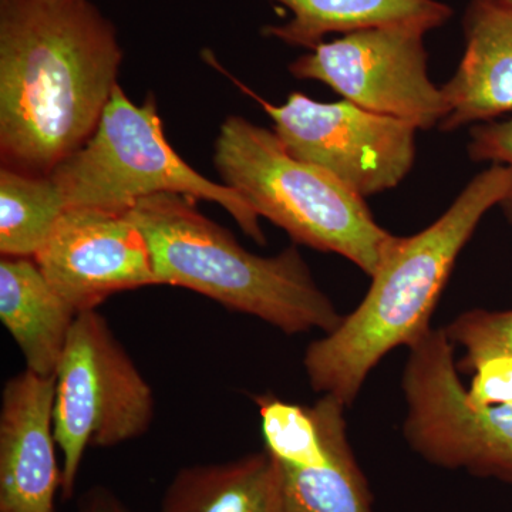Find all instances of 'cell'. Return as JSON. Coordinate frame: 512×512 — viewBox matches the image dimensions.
Segmentation results:
<instances>
[{
    "instance_id": "1",
    "label": "cell",
    "mask_w": 512,
    "mask_h": 512,
    "mask_svg": "<svg viewBox=\"0 0 512 512\" xmlns=\"http://www.w3.org/2000/svg\"><path fill=\"white\" fill-rule=\"evenodd\" d=\"M90 0H0L2 167L49 177L93 136L123 62Z\"/></svg>"
},
{
    "instance_id": "2",
    "label": "cell",
    "mask_w": 512,
    "mask_h": 512,
    "mask_svg": "<svg viewBox=\"0 0 512 512\" xmlns=\"http://www.w3.org/2000/svg\"><path fill=\"white\" fill-rule=\"evenodd\" d=\"M511 184L510 168L491 164L439 220L412 237H394L360 305L306 349L303 367L316 393L350 406L387 353L410 348L429 332L458 255L484 215L503 204Z\"/></svg>"
},
{
    "instance_id": "3",
    "label": "cell",
    "mask_w": 512,
    "mask_h": 512,
    "mask_svg": "<svg viewBox=\"0 0 512 512\" xmlns=\"http://www.w3.org/2000/svg\"><path fill=\"white\" fill-rule=\"evenodd\" d=\"M181 194L151 195L128 211L146 238L160 285L180 286L286 335L330 333L342 322L295 247L259 256Z\"/></svg>"
},
{
    "instance_id": "4",
    "label": "cell",
    "mask_w": 512,
    "mask_h": 512,
    "mask_svg": "<svg viewBox=\"0 0 512 512\" xmlns=\"http://www.w3.org/2000/svg\"><path fill=\"white\" fill-rule=\"evenodd\" d=\"M214 164L222 183L296 244L338 254L375 275L394 235L377 224L365 198L318 165L291 156L275 131L228 117Z\"/></svg>"
},
{
    "instance_id": "5",
    "label": "cell",
    "mask_w": 512,
    "mask_h": 512,
    "mask_svg": "<svg viewBox=\"0 0 512 512\" xmlns=\"http://www.w3.org/2000/svg\"><path fill=\"white\" fill-rule=\"evenodd\" d=\"M67 208L127 212L151 195L181 194L212 201L234 218L256 244L266 239L259 215L237 191L214 183L178 156L165 138L156 100L143 106L114 89L93 136L49 175Z\"/></svg>"
},
{
    "instance_id": "6",
    "label": "cell",
    "mask_w": 512,
    "mask_h": 512,
    "mask_svg": "<svg viewBox=\"0 0 512 512\" xmlns=\"http://www.w3.org/2000/svg\"><path fill=\"white\" fill-rule=\"evenodd\" d=\"M156 416L146 377L97 311L74 320L55 373V434L62 454L63 500L76 491L84 454L140 439Z\"/></svg>"
},
{
    "instance_id": "7",
    "label": "cell",
    "mask_w": 512,
    "mask_h": 512,
    "mask_svg": "<svg viewBox=\"0 0 512 512\" xmlns=\"http://www.w3.org/2000/svg\"><path fill=\"white\" fill-rule=\"evenodd\" d=\"M454 346L446 329L433 328L410 346L402 380L404 437L434 466L512 485V404L468 403Z\"/></svg>"
},
{
    "instance_id": "8",
    "label": "cell",
    "mask_w": 512,
    "mask_h": 512,
    "mask_svg": "<svg viewBox=\"0 0 512 512\" xmlns=\"http://www.w3.org/2000/svg\"><path fill=\"white\" fill-rule=\"evenodd\" d=\"M248 93L275 123L291 156L318 165L360 197L397 187L416 160V133L409 121L373 113L352 101L320 103L292 93L282 106Z\"/></svg>"
},
{
    "instance_id": "9",
    "label": "cell",
    "mask_w": 512,
    "mask_h": 512,
    "mask_svg": "<svg viewBox=\"0 0 512 512\" xmlns=\"http://www.w3.org/2000/svg\"><path fill=\"white\" fill-rule=\"evenodd\" d=\"M426 33L414 25L355 30L313 47L289 72L299 80L328 84L363 109L429 130L440 126L447 104L429 76Z\"/></svg>"
},
{
    "instance_id": "10",
    "label": "cell",
    "mask_w": 512,
    "mask_h": 512,
    "mask_svg": "<svg viewBox=\"0 0 512 512\" xmlns=\"http://www.w3.org/2000/svg\"><path fill=\"white\" fill-rule=\"evenodd\" d=\"M77 313L114 293L160 285L146 238L127 212L66 208L35 258Z\"/></svg>"
},
{
    "instance_id": "11",
    "label": "cell",
    "mask_w": 512,
    "mask_h": 512,
    "mask_svg": "<svg viewBox=\"0 0 512 512\" xmlns=\"http://www.w3.org/2000/svg\"><path fill=\"white\" fill-rule=\"evenodd\" d=\"M55 376L9 377L0 404V512H56Z\"/></svg>"
},
{
    "instance_id": "12",
    "label": "cell",
    "mask_w": 512,
    "mask_h": 512,
    "mask_svg": "<svg viewBox=\"0 0 512 512\" xmlns=\"http://www.w3.org/2000/svg\"><path fill=\"white\" fill-rule=\"evenodd\" d=\"M463 30V59L440 87L447 104L441 131L488 123L512 111V9L471 0Z\"/></svg>"
},
{
    "instance_id": "13",
    "label": "cell",
    "mask_w": 512,
    "mask_h": 512,
    "mask_svg": "<svg viewBox=\"0 0 512 512\" xmlns=\"http://www.w3.org/2000/svg\"><path fill=\"white\" fill-rule=\"evenodd\" d=\"M77 315L35 259L2 256L0 320L22 352L26 369L55 376Z\"/></svg>"
},
{
    "instance_id": "14",
    "label": "cell",
    "mask_w": 512,
    "mask_h": 512,
    "mask_svg": "<svg viewBox=\"0 0 512 512\" xmlns=\"http://www.w3.org/2000/svg\"><path fill=\"white\" fill-rule=\"evenodd\" d=\"M160 512H282L281 473L268 451L180 468Z\"/></svg>"
},
{
    "instance_id": "15",
    "label": "cell",
    "mask_w": 512,
    "mask_h": 512,
    "mask_svg": "<svg viewBox=\"0 0 512 512\" xmlns=\"http://www.w3.org/2000/svg\"><path fill=\"white\" fill-rule=\"evenodd\" d=\"M292 12L284 25L266 26V36L289 46L312 50L330 33L386 25H414L430 30L453 18V9L439 0H276Z\"/></svg>"
},
{
    "instance_id": "16",
    "label": "cell",
    "mask_w": 512,
    "mask_h": 512,
    "mask_svg": "<svg viewBox=\"0 0 512 512\" xmlns=\"http://www.w3.org/2000/svg\"><path fill=\"white\" fill-rule=\"evenodd\" d=\"M278 468L282 512H375L372 491L357 464L346 426L336 431L319 460L301 466L278 464Z\"/></svg>"
},
{
    "instance_id": "17",
    "label": "cell",
    "mask_w": 512,
    "mask_h": 512,
    "mask_svg": "<svg viewBox=\"0 0 512 512\" xmlns=\"http://www.w3.org/2000/svg\"><path fill=\"white\" fill-rule=\"evenodd\" d=\"M55 181L2 167L0 171V254L35 258L66 211Z\"/></svg>"
},
{
    "instance_id": "18",
    "label": "cell",
    "mask_w": 512,
    "mask_h": 512,
    "mask_svg": "<svg viewBox=\"0 0 512 512\" xmlns=\"http://www.w3.org/2000/svg\"><path fill=\"white\" fill-rule=\"evenodd\" d=\"M448 339L466 349L458 366L493 353H512V311L473 309L458 316L446 328Z\"/></svg>"
},
{
    "instance_id": "19",
    "label": "cell",
    "mask_w": 512,
    "mask_h": 512,
    "mask_svg": "<svg viewBox=\"0 0 512 512\" xmlns=\"http://www.w3.org/2000/svg\"><path fill=\"white\" fill-rule=\"evenodd\" d=\"M457 369L473 376L466 389L468 403L477 407L512 404V353H493Z\"/></svg>"
},
{
    "instance_id": "20",
    "label": "cell",
    "mask_w": 512,
    "mask_h": 512,
    "mask_svg": "<svg viewBox=\"0 0 512 512\" xmlns=\"http://www.w3.org/2000/svg\"><path fill=\"white\" fill-rule=\"evenodd\" d=\"M467 150L476 163L501 164L512 171V119L476 124L470 130ZM500 207L512 224V184Z\"/></svg>"
},
{
    "instance_id": "21",
    "label": "cell",
    "mask_w": 512,
    "mask_h": 512,
    "mask_svg": "<svg viewBox=\"0 0 512 512\" xmlns=\"http://www.w3.org/2000/svg\"><path fill=\"white\" fill-rule=\"evenodd\" d=\"M76 512H131L109 488H90L80 497Z\"/></svg>"
},
{
    "instance_id": "22",
    "label": "cell",
    "mask_w": 512,
    "mask_h": 512,
    "mask_svg": "<svg viewBox=\"0 0 512 512\" xmlns=\"http://www.w3.org/2000/svg\"><path fill=\"white\" fill-rule=\"evenodd\" d=\"M491 2L498 3L504 8L512 9V0H491Z\"/></svg>"
}]
</instances>
